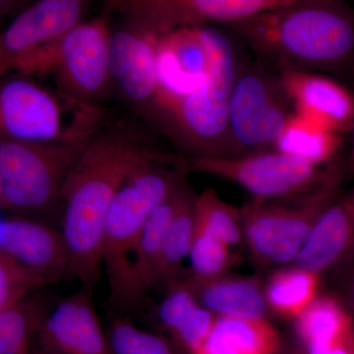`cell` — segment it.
Returning a JSON list of instances; mask_svg holds the SVG:
<instances>
[{
  "label": "cell",
  "instance_id": "cell-29",
  "mask_svg": "<svg viewBox=\"0 0 354 354\" xmlns=\"http://www.w3.org/2000/svg\"><path fill=\"white\" fill-rule=\"evenodd\" d=\"M108 337L113 354H186L172 339L140 329L124 317L114 319Z\"/></svg>",
  "mask_w": 354,
  "mask_h": 354
},
{
  "label": "cell",
  "instance_id": "cell-33",
  "mask_svg": "<svg viewBox=\"0 0 354 354\" xmlns=\"http://www.w3.org/2000/svg\"><path fill=\"white\" fill-rule=\"evenodd\" d=\"M337 286L341 291L339 299L354 311V257L334 270Z\"/></svg>",
  "mask_w": 354,
  "mask_h": 354
},
{
  "label": "cell",
  "instance_id": "cell-36",
  "mask_svg": "<svg viewBox=\"0 0 354 354\" xmlns=\"http://www.w3.org/2000/svg\"><path fill=\"white\" fill-rule=\"evenodd\" d=\"M0 211L6 212V202H4L3 189H2L1 176H0Z\"/></svg>",
  "mask_w": 354,
  "mask_h": 354
},
{
  "label": "cell",
  "instance_id": "cell-26",
  "mask_svg": "<svg viewBox=\"0 0 354 354\" xmlns=\"http://www.w3.org/2000/svg\"><path fill=\"white\" fill-rule=\"evenodd\" d=\"M196 197L189 184L186 183L165 239L158 269V288H167L178 279L181 265L189 256L194 234Z\"/></svg>",
  "mask_w": 354,
  "mask_h": 354
},
{
  "label": "cell",
  "instance_id": "cell-8",
  "mask_svg": "<svg viewBox=\"0 0 354 354\" xmlns=\"http://www.w3.org/2000/svg\"><path fill=\"white\" fill-rule=\"evenodd\" d=\"M92 137L64 142L0 138V176L7 213L41 220L62 209L65 178Z\"/></svg>",
  "mask_w": 354,
  "mask_h": 354
},
{
  "label": "cell",
  "instance_id": "cell-38",
  "mask_svg": "<svg viewBox=\"0 0 354 354\" xmlns=\"http://www.w3.org/2000/svg\"><path fill=\"white\" fill-rule=\"evenodd\" d=\"M31 354H53L51 353H48V351H44V349L38 348V346H35L32 348Z\"/></svg>",
  "mask_w": 354,
  "mask_h": 354
},
{
  "label": "cell",
  "instance_id": "cell-40",
  "mask_svg": "<svg viewBox=\"0 0 354 354\" xmlns=\"http://www.w3.org/2000/svg\"><path fill=\"white\" fill-rule=\"evenodd\" d=\"M354 65V64H353Z\"/></svg>",
  "mask_w": 354,
  "mask_h": 354
},
{
  "label": "cell",
  "instance_id": "cell-3",
  "mask_svg": "<svg viewBox=\"0 0 354 354\" xmlns=\"http://www.w3.org/2000/svg\"><path fill=\"white\" fill-rule=\"evenodd\" d=\"M181 156L167 153L134 172L118 191L109 209L102 246V262L108 274L111 304L131 309V259L146 221L187 179Z\"/></svg>",
  "mask_w": 354,
  "mask_h": 354
},
{
  "label": "cell",
  "instance_id": "cell-21",
  "mask_svg": "<svg viewBox=\"0 0 354 354\" xmlns=\"http://www.w3.org/2000/svg\"><path fill=\"white\" fill-rule=\"evenodd\" d=\"M189 281L200 304L216 316L266 319L268 306L257 279L225 274L203 283Z\"/></svg>",
  "mask_w": 354,
  "mask_h": 354
},
{
  "label": "cell",
  "instance_id": "cell-20",
  "mask_svg": "<svg viewBox=\"0 0 354 354\" xmlns=\"http://www.w3.org/2000/svg\"><path fill=\"white\" fill-rule=\"evenodd\" d=\"M281 337L266 319L216 316L208 337L190 354H278Z\"/></svg>",
  "mask_w": 354,
  "mask_h": 354
},
{
  "label": "cell",
  "instance_id": "cell-39",
  "mask_svg": "<svg viewBox=\"0 0 354 354\" xmlns=\"http://www.w3.org/2000/svg\"><path fill=\"white\" fill-rule=\"evenodd\" d=\"M32 1H34V0H18L20 6H22V8H24V7L27 6L28 4L31 3Z\"/></svg>",
  "mask_w": 354,
  "mask_h": 354
},
{
  "label": "cell",
  "instance_id": "cell-2",
  "mask_svg": "<svg viewBox=\"0 0 354 354\" xmlns=\"http://www.w3.org/2000/svg\"><path fill=\"white\" fill-rule=\"evenodd\" d=\"M227 26L278 70L354 64V9L344 0L299 2Z\"/></svg>",
  "mask_w": 354,
  "mask_h": 354
},
{
  "label": "cell",
  "instance_id": "cell-1",
  "mask_svg": "<svg viewBox=\"0 0 354 354\" xmlns=\"http://www.w3.org/2000/svg\"><path fill=\"white\" fill-rule=\"evenodd\" d=\"M169 153L156 150L124 125L102 127L72 165L62 187L65 279L94 288L102 268L104 227L118 191L134 172Z\"/></svg>",
  "mask_w": 354,
  "mask_h": 354
},
{
  "label": "cell",
  "instance_id": "cell-4",
  "mask_svg": "<svg viewBox=\"0 0 354 354\" xmlns=\"http://www.w3.org/2000/svg\"><path fill=\"white\" fill-rule=\"evenodd\" d=\"M209 55L206 80L177 100L165 114L162 132L185 153L184 158L225 157L230 95L239 69L236 55L227 35L201 26Z\"/></svg>",
  "mask_w": 354,
  "mask_h": 354
},
{
  "label": "cell",
  "instance_id": "cell-12",
  "mask_svg": "<svg viewBox=\"0 0 354 354\" xmlns=\"http://www.w3.org/2000/svg\"><path fill=\"white\" fill-rule=\"evenodd\" d=\"M160 36L129 21L111 28V88L134 113L153 125L158 94L157 51Z\"/></svg>",
  "mask_w": 354,
  "mask_h": 354
},
{
  "label": "cell",
  "instance_id": "cell-7",
  "mask_svg": "<svg viewBox=\"0 0 354 354\" xmlns=\"http://www.w3.org/2000/svg\"><path fill=\"white\" fill-rule=\"evenodd\" d=\"M111 26L106 17L74 26L19 62L15 72L55 77L57 90L77 101L102 108L113 93L109 70Z\"/></svg>",
  "mask_w": 354,
  "mask_h": 354
},
{
  "label": "cell",
  "instance_id": "cell-6",
  "mask_svg": "<svg viewBox=\"0 0 354 354\" xmlns=\"http://www.w3.org/2000/svg\"><path fill=\"white\" fill-rule=\"evenodd\" d=\"M344 165L334 162L329 176L313 190L281 199L251 197L241 208L243 239L262 266L292 264L312 228L342 195Z\"/></svg>",
  "mask_w": 354,
  "mask_h": 354
},
{
  "label": "cell",
  "instance_id": "cell-31",
  "mask_svg": "<svg viewBox=\"0 0 354 354\" xmlns=\"http://www.w3.org/2000/svg\"><path fill=\"white\" fill-rule=\"evenodd\" d=\"M165 288L167 292L158 307V317L160 325L172 335L201 304L189 279H176Z\"/></svg>",
  "mask_w": 354,
  "mask_h": 354
},
{
  "label": "cell",
  "instance_id": "cell-10",
  "mask_svg": "<svg viewBox=\"0 0 354 354\" xmlns=\"http://www.w3.org/2000/svg\"><path fill=\"white\" fill-rule=\"evenodd\" d=\"M334 162L316 167L277 150L237 157L186 158L188 171L227 179L258 199H281L309 192L327 178Z\"/></svg>",
  "mask_w": 354,
  "mask_h": 354
},
{
  "label": "cell",
  "instance_id": "cell-5",
  "mask_svg": "<svg viewBox=\"0 0 354 354\" xmlns=\"http://www.w3.org/2000/svg\"><path fill=\"white\" fill-rule=\"evenodd\" d=\"M100 106L39 85L12 72L0 78V138L26 142L87 139L104 125Z\"/></svg>",
  "mask_w": 354,
  "mask_h": 354
},
{
  "label": "cell",
  "instance_id": "cell-17",
  "mask_svg": "<svg viewBox=\"0 0 354 354\" xmlns=\"http://www.w3.org/2000/svg\"><path fill=\"white\" fill-rule=\"evenodd\" d=\"M278 70V69H277ZM295 113L344 135L354 125V93L334 79L302 70H278Z\"/></svg>",
  "mask_w": 354,
  "mask_h": 354
},
{
  "label": "cell",
  "instance_id": "cell-30",
  "mask_svg": "<svg viewBox=\"0 0 354 354\" xmlns=\"http://www.w3.org/2000/svg\"><path fill=\"white\" fill-rule=\"evenodd\" d=\"M46 281L0 248V311L41 290Z\"/></svg>",
  "mask_w": 354,
  "mask_h": 354
},
{
  "label": "cell",
  "instance_id": "cell-16",
  "mask_svg": "<svg viewBox=\"0 0 354 354\" xmlns=\"http://www.w3.org/2000/svg\"><path fill=\"white\" fill-rule=\"evenodd\" d=\"M0 248L46 285L66 276L68 250L64 235L46 221L16 215L0 218Z\"/></svg>",
  "mask_w": 354,
  "mask_h": 354
},
{
  "label": "cell",
  "instance_id": "cell-22",
  "mask_svg": "<svg viewBox=\"0 0 354 354\" xmlns=\"http://www.w3.org/2000/svg\"><path fill=\"white\" fill-rule=\"evenodd\" d=\"M342 145V134L307 116L293 113L272 149L323 167L334 162Z\"/></svg>",
  "mask_w": 354,
  "mask_h": 354
},
{
  "label": "cell",
  "instance_id": "cell-9",
  "mask_svg": "<svg viewBox=\"0 0 354 354\" xmlns=\"http://www.w3.org/2000/svg\"><path fill=\"white\" fill-rule=\"evenodd\" d=\"M295 113L279 72L239 64L228 106L227 155L237 157L274 146Z\"/></svg>",
  "mask_w": 354,
  "mask_h": 354
},
{
  "label": "cell",
  "instance_id": "cell-13",
  "mask_svg": "<svg viewBox=\"0 0 354 354\" xmlns=\"http://www.w3.org/2000/svg\"><path fill=\"white\" fill-rule=\"evenodd\" d=\"M94 0H34L0 29V78L21 60L79 24Z\"/></svg>",
  "mask_w": 354,
  "mask_h": 354
},
{
  "label": "cell",
  "instance_id": "cell-32",
  "mask_svg": "<svg viewBox=\"0 0 354 354\" xmlns=\"http://www.w3.org/2000/svg\"><path fill=\"white\" fill-rule=\"evenodd\" d=\"M216 317L215 314L200 304L187 320L171 335L172 341L186 354L193 353L208 337Z\"/></svg>",
  "mask_w": 354,
  "mask_h": 354
},
{
  "label": "cell",
  "instance_id": "cell-28",
  "mask_svg": "<svg viewBox=\"0 0 354 354\" xmlns=\"http://www.w3.org/2000/svg\"><path fill=\"white\" fill-rule=\"evenodd\" d=\"M188 258L192 271L189 279L194 283L225 276L232 263L230 247L197 225Z\"/></svg>",
  "mask_w": 354,
  "mask_h": 354
},
{
  "label": "cell",
  "instance_id": "cell-25",
  "mask_svg": "<svg viewBox=\"0 0 354 354\" xmlns=\"http://www.w3.org/2000/svg\"><path fill=\"white\" fill-rule=\"evenodd\" d=\"M354 317L339 297L319 295L295 319V329L305 346L333 344L353 329Z\"/></svg>",
  "mask_w": 354,
  "mask_h": 354
},
{
  "label": "cell",
  "instance_id": "cell-18",
  "mask_svg": "<svg viewBox=\"0 0 354 354\" xmlns=\"http://www.w3.org/2000/svg\"><path fill=\"white\" fill-rule=\"evenodd\" d=\"M354 257V189L326 209L292 264L322 274Z\"/></svg>",
  "mask_w": 354,
  "mask_h": 354
},
{
  "label": "cell",
  "instance_id": "cell-23",
  "mask_svg": "<svg viewBox=\"0 0 354 354\" xmlns=\"http://www.w3.org/2000/svg\"><path fill=\"white\" fill-rule=\"evenodd\" d=\"M321 276L293 264L279 267L263 286L268 309L295 320L318 297Z\"/></svg>",
  "mask_w": 354,
  "mask_h": 354
},
{
  "label": "cell",
  "instance_id": "cell-34",
  "mask_svg": "<svg viewBox=\"0 0 354 354\" xmlns=\"http://www.w3.org/2000/svg\"><path fill=\"white\" fill-rule=\"evenodd\" d=\"M18 0H0V23L10 15H15L22 10Z\"/></svg>",
  "mask_w": 354,
  "mask_h": 354
},
{
  "label": "cell",
  "instance_id": "cell-27",
  "mask_svg": "<svg viewBox=\"0 0 354 354\" xmlns=\"http://www.w3.org/2000/svg\"><path fill=\"white\" fill-rule=\"evenodd\" d=\"M195 225L230 247L241 245L244 241L241 208L223 201L211 188L197 195Z\"/></svg>",
  "mask_w": 354,
  "mask_h": 354
},
{
  "label": "cell",
  "instance_id": "cell-24",
  "mask_svg": "<svg viewBox=\"0 0 354 354\" xmlns=\"http://www.w3.org/2000/svg\"><path fill=\"white\" fill-rule=\"evenodd\" d=\"M39 291L0 311V354H31L51 308L50 300Z\"/></svg>",
  "mask_w": 354,
  "mask_h": 354
},
{
  "label": "cell",
  "instance_id": "cell-14",
  "mask_svg": "<svg viewBox=\"0 0 354 354\" xmlns=\"http://www.w3.org/2000/svg\"><path fill=\"white\" fill-rule=\"evenodd\" d=\"M36 344L53 354H113L93 300V288L83 286L46 313Z\"/></svg>",
  "mask_w": 354,
  "mask_h": 354
},
{
  "label": "cell",
  "instance_id": "cell-15",
  "mask_svg": "<svg viewBox=\"0 0 354 354\" xmlns=\"http://www.w3.org/2000/svg\"><path fill=\"white\" fill-rule=\"evenodd\" d=\"M209 66L201 26L180 28L160 37L157 51L158 118L162 120L177 100L206 80Z\"/></svg>",
  "mask_w": 354,
  "mask_h": 354
},
{
  "label": "cell",
  "instance_id": "cell-37",
  "mask_svg": "<svg viewBox=\"0 0 354 354\" xmlns=\"http://www.w3.org/2000/svg\"><path fill=\"white\" fill-rule=\"evenodd\" d=\"M354 354V324L353 330H351V339H349V353Z\"/></svg>",
  "mask_w": 354,
  "mask_h": 354
},
{
  "label": "cell",
  "instance_id": "cell-11",
  "mask_svg": "<svg viewBox=\"0 0 354 354\" xmlns=\"http://www.w3.org/2000/svg\"><path fill=\"white\" fill-rule=\"evenodd\" d=\"M329 0H109L123 19L162 37L184 27L234 24L291 4Z\"/></svg>",
  "mask_w": 354,
  "mask_h": 354
},
{
  "label": "cell",
  "instance_id": "cell-19",
  "mask_svg": "<svg viewBox=\"0 0 354 354\" xmlns=\"http://www.w3.org/2000/svg\"><path fill=\"white\" fill-rule=\"evenodd\" d=\"M186 183L187 179L181 183L167 201L153 212L139 235L132 254L130 277L134 306L141 301L147 291L158 288V269L165 239Z\"/></svg>",
  "mask_w": 354,
  "mask_h": 354
},
{
  "label": "cell",
  "instance_id": "cell-35",
  "mask_svg": "<svg viewBox=\"0 0 354 354\" xmlns=\"http://www.w3.org/2000/svg\"><path fill=\"white\" fill-rule=\"evenodd\" d=\"M353 134V140H351V150H349L348 158L344 162V176L354 177V125L351 131Z\"/></svg>",
  "mask_w": 354,
  "mask_h": 354
}]
</instances>
